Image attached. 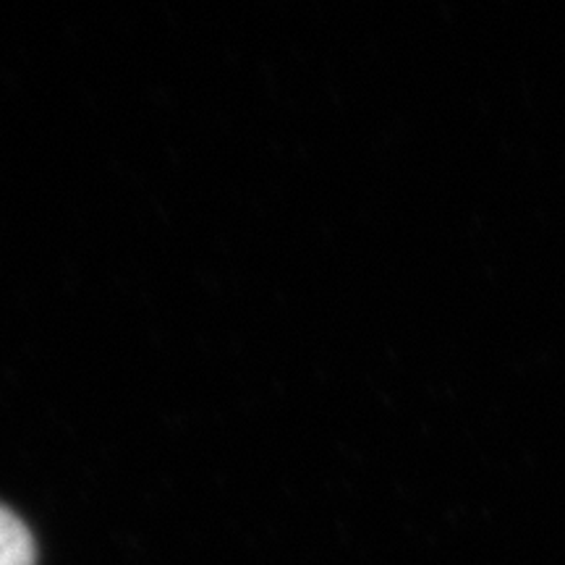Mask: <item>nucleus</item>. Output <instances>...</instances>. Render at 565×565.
Wrapping results in <instances>:
<instances>
[{"label":"nucleus","instance_id":"obj_1","mask_svg":"<svg viewBox=\"0 0 565 565\" xmlns=\"http://www.w3.org/2000/svg\"><path fill=\"white\" fill-rule=\"evenodd\" d=\"M34 536L17 513L0 505V565H34Z\"/></svg>","mask_w":565,"mask_h":565}]
</instances>
